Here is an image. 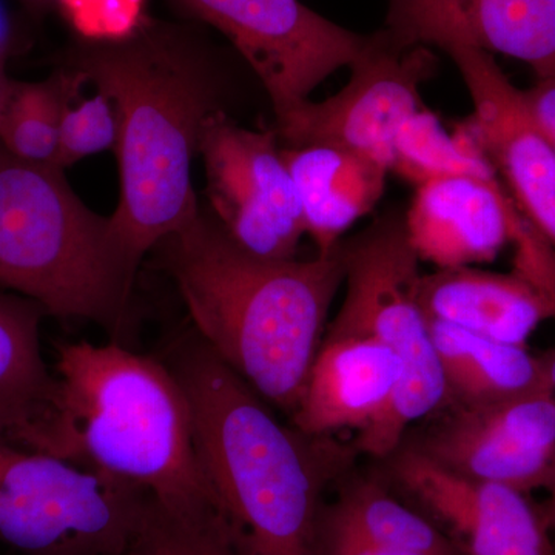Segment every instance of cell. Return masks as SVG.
I'll use <instances>...</instances> for the list:
<instances>
[{
  "label": "cell",
  "mask_w": 555,
  "mask_h": 555,
  "mask_svg": "<svg viewBox=\"0 0 555 555\" xmlns=\"http://www.w3.org/2000/svg\"><path fill=\"white\" fill-rule=\"evenodd\" d=\"M65 68L115 102L124 250L139 268L156 244L199 210L192 160L208 120L229 113V54L195 22L147 16L113 39L75 35Z\"/></svg>",
  "instance_id": "cell-1"
},
{
  "label": "cell",
  "mask_w": 555,
  "mask_h": 555,
  "mask_svg": "<svg viewBox=\"0 0 555 555\" xmlns=\"http://www.w3.org/2000/svg\"><path fill=\"white\" fill-rule=\"evenodd\" d=\"M54 375L50 408L14 443L138 486L184 524L243 535L208 480L188 397L160 358L82 339L57 346Z\"/></svg>",
  "instance_id": "cell-2"
},
{
  "label": "cell",
  "mask_w": 555,
  "mask_h": 555,
  "mask_svg": "<svg viewBox=\"0 0 555 555\" xmlns=\"http://www.w3.org/2000/svg\"><path fill=\"white\" fill-rule=\"evenodd\" d=\"M341 244V243H339ZM310 259H268L238 246L201 204L188 224L156 244L196 334L270 406L288 418L345 284L341 246Z\"/></svg>",
  "instance_id": "cell-3"
},
{
  "label": "cell",
  "mask_w": 555,
  "mask_h": 555,
  "mask_svg": "<svg viewBox=\"0 0 555 555\" xmlns=\"http://www.w3.org/2000/svg\"><path fill=\"white\" fill-rule=\"evenodd\" d=\"M188 397L196 451L251 555H315L324 489L350 452L284 425L195 331L159 357Z\"/></svg>",
  "instance_id": "cell-4"
},
{
  "label": "cell",
  "mask_w": 555,
  "mask_h": 555,
  "mask_svg": "<svg viewBox=\"0 0 555 555\" xmlns=\"http://www.w3.org/2000/svg\"><path fill=\"white\" fill-rule=\"evenodd\" d=\"M138 269L112 215L91 210L64 170L0 145V288L47 315L79 318L112 332L126 326Z\"/></svg>",
  "instance_id": "cell-5"
},
{
  "label": "cell",
  "mask_w": 555,
  "mask_h": 555,
  "mask_svg": "<svg viewBox=\"0 0 555 555\" xmlns=\"http://www.w3.org/2000/svg\"><path fill=\"white\" fill-rule=\"evenodd\" d=\"M404 214L390 208L363 232L341 241L346 297L326 328L331 335L377 339L403 364V377L385 415L358 434V451L377 459L392 455L412 423L433 415L448 401L429 321L420 308L423 273Z\"/></svg>",
  "instance_id": "cell-6"
},
{
  "label": "cell",
  "mask_w": 555,
  "mask_h": 555,
  "mask_svg": "<svg viewBox=\"0 0 555 555\" xmlns=\"http://www.w3.org/2000/svg\"><path fill=\"white\" fill-rule=\"evenodd\" d=\"M149 495L0 430V545L24 555H120Z\"/></svg>",
  "instance_id": "cell-7"
},
{
  "label": "cell",
  "mask_w": 555,
  "mask_h": 555,
  "mask_svg": "<svg viewBox=\"0 0 555 555\" xmlns=\"http://www.w3.org/2000/svg\"><path fill=\"white\" fill-rule=\"evenodd\" d=\"M189 20L222 33L261 80L275 118L337 69L350 67L367 36L339 27L299 0H170Z\"/></svg>",
  "instance_id": "cell-8"
},
{
  "label": "cell",
  "mask_w": 555,
  "mask_h": 555,
  "mask_svg": "<svg viewBox=\"0 0 555 555\" xmlns=\"http://www.w3.org/2000/svg\"><path fill=\"white\" fill-rule=\"evenodd\" d=\"M349 82L326 101L306 100L278 116L283 147L326 144L353 150L390 169L398 130L423 107L420 90L437 72L429 47L401 46L386 30L367 36Z\"/></svg>",
  "instance_id": "cell-9"
},
{
  "label": "cell",
  "mask_w": 555,
  "mask_h": 555,
  "mask_svg": "<svg viewBox=\"0 0 555 555\" xmlns=\"http://www.w3.org/2000/svg\"><path fill=\"white\" fill-rule=\"evenodd\" d=\"M198 155L207 207L230 238L257 257L297 258L305 219L275 131L246 129L219 113L204 127Z\"/></svg>",
  "instance_id": "cell-10"
},
{
  "label": "cell",
  "mask_w": 555,
  "mask_h": 555,
  "mask_svg": "<svg viewBox=\"0 0 555 555\" xmlns=\"http://www.w3.org/2000/svg\"><path fill=\"white\" fill-rule=\"evenodd\" d=\"M451 406L412 448L478 481L529 492L555 476V396L532 390L480 406Z\"/></svg>",
  "instance_id": "cell-11"
},
{
  "label": "cell",
  "mask_w": 555,
  "mask_h": 555,
  "mask_svg": "<svg viewBox=\"0 0 555 555\" xmlns=\"http://www.w3.org/2000/svg\"><path fill=\"white\" fill-rule=\"evenodd\" d=\"M465 80L474 112L455 127L485 156L521 215L555 247V153L492 54L443 50Z\"/></svg>",
  "instance_id": "cell-12"
},
{
  "label": "cell",
  "mask_w": 555,
  "mask_h": 555,
  "mask_svg": "<svg viewBox=\"0 0 555 555\" xmlns=\"http://www.w3.org/2000/svg\"><path fill=\"white\" fill-rule=\"evenodd\" d=\"M397 483L444 524L465 555H555L542 511L528 494L478 481L409 447L393 452Z\"/></svg>",
  "instance_id": "cell-13"
},
{
  "label": "cell",
  "mask_w": 555,
  "mask_h": 555,
  "mask_svg": "<svg viewBox=\"0 0 555 555\" xmlns=\"http://www.w3.org/2000/svg\"><path fill=\"white\" fill-rule=\"evenodd\" d=\"M386 31L401 46H465L555 76V0H389Z\"/></svg>",
  "instance_id": "cell-14"
},
{
  "label": "cell",
  "mask_w": 555,
  "mask_h": 555,
  "mask_svg": "<svg viewBox=\"0 0 555 555\" xmlns=\"http://www.w3.org/2000/svg\"><path fill=\"white\" fill-rule=\"evenodd\" d=\"M404 218L420 261L459 269L495 261L524 215L500 179L447 177L418 185Z\"/></svg>",
  "instance_id": "cell-15"
},
{
  "label": "cell",
  "mask_w": 555,
  "mask_h": 555,
  "mask_svg": "<svg viewBox=\"0 0 555 555\" xmlns=\"http://www.w3.org/2000/svg\"><path fill=\"white\" fill-rule=\"evenodd\" d=\"M401 377L403 364L377 339L324 334L291 425L312 437L363 433L385 415Z\"/></svg>",
  "instance_id": "cell-16"
},
{
  "label": "cell",
  "mask_w": 555,
  "mask_h": 555,
  "mask_svg": "<svg viewBox=\"0 0 555 555\" xmlns=\"http://www.w3.org/2000/svg\"><path fill=\"white\" fill-rule=\"evenodd\" d=\"M418 302L427 321H443L505 345L528 347L540 324L555 320L545 288L513 268L437 269L420 278Z\"/></svg>",
  "instance_id": "cell-17"
},
{
  "label": "cell",
  "mask_w": 555,
  "mask_h": 555,
  "mask_svg": "<svg viewBox=\"0 0 555 555\" xmlns=\"http://www.w3.org/2000/svg\"><path fill=\"white\" fill-rule=\"evenodd\" d=\"M305 219L306 235L317 254H328L358 219L377 206L390 169L382 160L337 145L283 147Z\"/></svg>",
  "instance_id": "cell-18"
},
{
  "label": "cell",
  "mask_w": 555,
  "mask_h": 555,
  "mask_svg": "<svg viewBox=\"0 0 555 555\" xmlns=\"http://www.w3.org/2000/svg\"><path fill=\"white\" fill-rule=\"evenodd\" d=\"M429 331L447 385V404L480 406L551 389L542 356L528 347L494 341L443 321H429Z\"/></svg>",
  "instance_id": "cell-19"
},
{
  "label": "cell",
  "mask_w": 555,
  "mask_h": 555,
  "mask_svg": "<svg viewBox=\"0 0 555 555\" xmlns=\"http://www.w3.org/2000/svg\"><path fill=\"white\" fill-rule=\"evenodd\" d=\"M46 317L33 299L0 292V430L13 441L42 418L56 393V375L40 350Z\"/></svg>",
  "instance_id": "cell-20"
},
{
  "label": "cell",
  "mask_w": 555,
  "mask_h": 555,
  "mask_svg": "<svg viewBox=\"0 0 555 555\" xmlns=\"http://www.w3.org/2000/svg\"><path fill=\"white\" fill-rule=\"evenodd\" d=\"M318 531L408 553L465 555L451 537L372 480L356 481L339 492L334 505L323 506Z\"/></svg>",
  "instance_id": "cell-21"
},
{
  "label": "cell",
  "mask_w": 555,
  "mask_h": 555,
  "mask_svg": "<svg viewBox=\"0 0 555 555\" xmlns=\"http://www.w3.org/2000/svg\"><path fill=\"white\" fill-rule=\"evenodd\" d=\"M68 87L64 68L42 82L10 80L0 108V145L16 158L56 166Z\"/></svg>",
  "instance_id": "cell-22"
},
{
  "label": "cell",
  "mask_w": 555,
  "mask_h": 555,
  "mask_svg": "<svg viewBox=\"0 0 555 555\" xmlns=\"http://www.w3.org/2000/svg\"><path fill=\"white\" fill-rule=\"evenodd\" d=\"M390 171H396L416 188L430 179L447 177L500 179L474 145L455 131L448 133L436 113L425 107L415 112L398 130Z\"/></svg>",
  "instance_id": "cell-23"
},
{
  "label": "cell",
  "mask_w": 555,
  "mask_h": 555,
  "mask_svg": "<svg viewBox=\"0 0 555 555\" xmlns=\"http://www.w3.org/2000/svg\"><path fill=\"white\" fill-rule=\"evenodd\" d=\"M64 69L69 76V87L62 109L56 159L62 170L96 153L116 150L119 139L115 102L100 90H94L93 96H83V79L72 69Z\"/></svg>",
  "instance_id": "cell-24"
},
{
  "label": "cell",
  "mask_w": 555,
  "mask_h": 555,
  "mask_svg": "<svg viewBox=\"0 0 555 555\" xmlns=\"http://www.w3.org/2000/svg\"><path fill=\"white\" fill-rule=\"evenodd\" d=\"M120 555H251L238 535L204 531L171 516L149 495Z\"/></svg>",
  "instance_id": "cell-25"
},
{
  "label": "cell",
  "mask_w": 555,
  "mask_h": 555,
  "mask_svg": "<svg viewBox=\"0 0 555 555\" xmlns=\"http://www.w3.org/2000/svg\"><path fill=\"white\" fill-rule=\"evenodd\" d=\"M40 10H56L80 38H120L147 16L149 0H24Z\"/></svg>",
  "instance_id": "cell-26"
},
{
  "label": "cell",
  "mask_w": 555,
  "mask_h": 555,
  "mask_svg": "<svg viewBox=\"0 0 555 555\" xmlns=\"http://www.w3.org/2000/svg\"><path fill=\"white\" fill-rule=\"evenodd\" d=\"M521 96L529 115L555 153V76L537 79L534 87L521 90Z\"/></svg>",
  "instance_id": "cell-27"
},
{
  "label": "cell",
  "mask_w": 555,
  "mask_h": 555,
  "mask_svg": "<svg viewBox=\"0 0 555 555\" xmlns=\"http://www.w3.org/2000/svg\"><path fill=\"white\" fill-rule=\"evenodd\" d=\"M315 555H427L390 550V547L372 545L352 537L318 531Z\"/></svg>",
  "instance_id": "cell-28"
},
{
  "label": "cell",
  "mask_w": 555,
  "mask_h": 555,
  "mask_svg": "<svg viewBox=\"0 0 555 555\" xmlns=\"http://www.w3.org/2000/svg\"><path fill=\"white\" fill-rule=\"evenodd\" d=\"M543 491L546 492V502L540 511H542L543 520H545L547 529L555 531V476L551 478L550 483H547Z\"/></svg>",
  "instance_id": "cell-29"
},
{
  "label": "cell",
  "mask_w": 555,
  "mask_h": 555,
  "mask_svg": "<svg viewBox=\"0 0 555 555\" xmlns=\"http://www.w3.org/2000/svg\"><path fill=\"white\" fill-rule=\"evenodd\" d=\"M543 367H545V377L547 386L551 387L555 396V350L543 353Z\"/></svg>",
  "instance_id": "cell-30"
},
{
  "label": "cell",
  "mask_w": 555,
  "mask_h": 555,
  "mask_svg": "<svg viewBox=\"0 0 555 555\" xmlns=\"http://www.w3.org/2000/svg\"><path fill=\"white\" fill-rule=\"evenodd\" d=\"M10 80L3 72V61L0 56V108H2L3 100H5L7 90H9Z\"/></svg>",
  "instance_id": "cell-31"
}]
</instances>
